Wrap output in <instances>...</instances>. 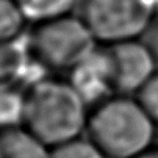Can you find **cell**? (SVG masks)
Returning a JSON list of instances; mask_svg holds the SVG:
<instances>
[{"mask_svg": "<svg viewBox=\"0 0 158 158\" xmlns=\"http://www.w3.org/2000/svg\"><path fill=\"white\" fill-rule=\"evenodd\" d=\"M25 22L15 0H0V43L17 40Z\"/></svg>", "mask_w": 158, "mask_h": 158, "instance_id": "obj_10", "label": "cell"}, {"mask_svg": "<svg viewBox=\"0 0 158 158\" xmlns=\"http://www.w3.org/2000/svg\"><path fill=\"white\" fill-rule=\"evenodd\" d=\"M28 49L19 40L0 43V92L14 89L28 67Z\"/></svg>", "mask_w": 158, "mask_h": 158, "instance_id": "obj_8", "label": "cell"}, {"mask_svg": "<svg viewBox=\"0 0 158 158\" xmlns=\"http://www.w3.org/2000/svg\"><path fill=\"white\" fill-rule=\"evenodd\" d=\"M69 82L81 93L87 104L92 101L98 103L111 96L112 92L107 81V72L101 50L96 49L87 60H85L75 69H72Z\"/></svg>", "mask_w": 158, "mask_h": 158, "instance_id": "obj_6", "label": "cell"}, {"mask_svg": "<svg viewBox=\"0 0 158 158\" xmlns=\"http://www.w3.org/2000/svg\"><path fill=\"white\" fill-rule=\"evenodd\" d=\"M27 22L40 24L69 15L81 0H15Z\"/></svg>", "mask_w": 158, "mask_h": 158, "instance_id": "obj_9", "label": "cell"}, {"mask_svg": "<svg viewBox=\"0 0 158 158\" xmlns=\"http://www.w3.org/2000/svg\"><path fill=\"white\" fill-rule=\"evenodd\" d=\"M101 53L112 94L135 96L158 69L142 39L108 44Z\"/></svg>", "mask_w": 158, "mask_h": 158, "instance_id": "obj_5", "label": "cell"}, {"mask_svg": "<svg viewBox=\"0 0 158 158\" xmlns=\"http://www.w3.org/2000/svg\"><path fill=\"white\" fill-rule=\"evenodd\" d=\"M142 40L146 43V46L148 47V50L151 52L154 60L157 63L158 67V21L154 22L150 27V29L146 32V35L142 38Z\"/></svg>", "mask_w": 158, "mask_h": 158, "instance_id": "obj_14", "label": "cell"}, {"mask_svg": "<svg viewBox=\"0 0 158 158\" xmlns=\"http://www.w3.org/2000/svg\"><path fill=\"white\" fill-rule=\"evenodd\" d=\"M136 100L143 107L148 117L158 125V69L135 94Z\"/></svg>", "mask_w": 158, "mask_h": 158, "instance_id": "obj_13", "label": "cell"}, {"mask_svg": "<svg viewBox=\"0 0 158 158\" xmlns=\"http://www.w3.org/2000/svg\"><path fill=\"white\" fill-rule=\"evenodd\" d=\"M87 103L69 81L43 78L24 92L22 125L49 148L81 137Z\"/></svg>", "mask_w": 158, "mask_h": 158, "instance_id": "obj_1", "label": "cell"}, {"mask_svg": "<svg viewBox=\"0 0 158 158\" xmlns=\"http://www.w3.org/2000/svg\"><path fill=\"white\" fill-rule=\"evenodd\" d=\"M50 148L24 126L0 128V158H49Z\"/></svg>", "mask_w": 158, "mask_h": 158, "instance_id": "obj_7", "label": "cell"}, {"mask_svg": "<svg viewBox=\"0 0 158 158\" xmlns=\"http://www.w3.org/2000/svg\"><path fill=\"white\" fill-rule=\"evenodd\" d=\"M49 158H106L89 139L77 137L50 148Z\"/></svg>", "mask_w": 158, "mask_h": 158, "instance_id": "obj_12", "label": "cell"}, {"mask_svg": "<svg viewBox=\"0 0 158 158\" xmlns=\"http://www.w3.org/2000/svg\"><path fill=\"white\" fill-rule=\"evenodd\" d=\"M156 126L135 96L111 94L89 110L85 132L106 158H135L153 147Z\"/></svg>", "mask_w": 158, "mask_h": 158, "instance_id": "obj_2", "label": "cell"}, {"mask_svg": "<svg viewBox=\"0 0 158 158\" xmlns=\"http://www.w3.org/2000/svg\"><path fill=\"white\" fill-rule=\"evenodd\" d=\"M96 39L79 15H65L36 24L29 35L28 52L43 68L71 72L96 50Z\"/></svg>", "mask_w": 158, "mask_h": 158, "instance_id": "obj_3", "label": "cell"}, {"mask_svg": "<svg viewBox=\"0 0 158 158\" xmlns=\"http://www.w3.org/2000/svg\"><path fill=\"white\" fill-rule=\"evenodd\" d=\"M135 158H158V147H150L148 150H146L144 153L139 154L137 157Z\"/></svg>", "mask_w": 158, "mask_h": 158, "instance_id": "obj_15", "label": "cell"}, {"mask_svg": "<svg viewBox=\"0 0 158 158\" xmlns=\"http://www.w3.org/2000/svg\"><path fill=\"white\" fill-rule=\"evenodd\" d=\"M78 15L104 46L142 39L156 22L158 0H81Z\"/></svg>", "mask_w": 158, "mask_h": 158, "instance_id": "obj_4", "label": "cell"}, {"mask_svg": "<svg viewBox=\"0 0 158 158\" xmlns=\"http://www.w3.org/2000/svg\"><path fill=\"white\" fill-rule=\"evenodd\" d=\"M24 93L14 89L0 92V128L22 125Z\"/></svg>", "mask_w": 158, "mask_h": 158, "instance_id": "obj_11", "label": "cell"}]
</instances>
